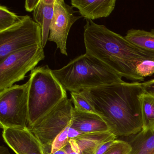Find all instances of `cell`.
I'll return each mask as SVG.
<instances>
[{
  "instance_id": "1",
  "label": "cell",
  "mask_w": 154,
  "mask_h": 154,
  "mask_svg": "<svg viewBox=\"0 0 154 154\" xmlns=\"http://www.w3.org/2000/svg\"><path fill=\"white\" fill-rule=\"evenodd\" d=\"M80 92L116 137L135 135L142 130L140 97L144 90L141 83L123 81Z\"/></svg>"
},
{
  "instance_id": "2",
  "label": "cell",
  "mask_w": 154,
  "mask_h": 154,
  "mask_svg": "<svg viewBox=\"0 0 154 154\" xmlns=\"http://www.w3.org/2000/svg\"><path fill=\"white\" fill-rule=\"evenodd\" d=\"M86 53L102 62L122 78L133 82H143L144 78L136 72L142 61L154 58V54L142 50L104 25L86 20L84 27Z\"/></svg>"
},
{
  "instance_id": "3",
  "label": "cell",
  "mask_w": 154,
  "mask_h": 154,
  "mask_svg": "<svg viewBox=\"0 0 154 154\" xmlns=\"http://www.w3.org/2000/svg\"><path fill=\"white\" fill-rule=\"evenodd\" d=\"M53 73L66 91L79 92L83 90L123 82L122 77L97 58L87 54L71 60Z\"/></svg>"
},
{
  "instance_id": "4",
  "label": "cell",
  "mask_w": 154,
  "mask_h": 154,
  "mask_svg": "<svg viewBox=\"0 0 154 154\" xmlns=\"http://www.w3.org/2000/svg\"><path fill=\"white\" fill-rule=\"evenodd\" d=\"M29 82L28 127L67 98L66 90L47 65L31 71Z\"/></svg>"
},
{
  "instance_id": "5",
  "label": "cell",
  "mask_w": 154,
  "mask_h": 154,
  "mask_svg": "<svg viewBox=\"0 0 154 154\" xmlns=\"http://www.w3.org/2000/svg\"><path fill=\"white\" fill-rule=\"evenodd\" d=\"M45 58L42 46L35 45L11 54L0 62V91L24 80Z\"/></svg>"
},
{
  "instance_id": "6",
  "label": "cell",
  "mask_w": 154,
  "mask_h": 154,
  "mask_svg": "<svg viewBox=\"0 0 154 154\" xmlns=\"http://www.w3.org/2000/svg\"><path fill=\"white\" fill-rule=\"evenodd\" d=\"M29 81L0 91V126L2 128H28Z\"/></svg>"
},
{
  "instance_id": "7",
  "label": "cell",
  "mask_w": 154,
  "mask_h": 154,
  "mask_svg": "<svg viewBox=\"0 0 154 154\" xmlns=\"http://www.w3.org/2000/svg\"><path fill=\"white\" fill-rule=\"evenodd\" d=\"M71 99L66 98L35 124L28 127L43 146L45 154H50L57 137L71 124L74 107Z\"/></svg>"
},
{
  "instance_id": "8",
  "label": "cell",
  "mask_w": 154,
  "mask_h": 154,
  "mask_svg": "<svg viewBox=\"0 0 154 154\" xmlns=\"http://www.w3.org/2000/svg\"><path fill=\"white\" fill-rule=\"evenodd\" d=\"M35 45L42 46V29L31 17L0 32V62L11 54Z\"/></svg>"
},
{
  "instance_id": "9",
  "label": "cell",
  "mask_w": 154,
  "mask_h": 154,
  "mask_svg": "<svg viewBox=\"0 0 154 154\" xmlns=\"http://www.w3.org/2000/svg\"><path fill=\"white\" fill-rule=\"evenodd\" d=\"M76 12L72 6L67 5L63 0H55L48 40L54 42L61 54L66 56V42L69 31L75 22L82 17L75 16Z\"/></svg>"
},
{
  "instance_id": "10",
  "label": "cell",
  "mask_w": 154,
  "mask_h": 154,
  "mask_svg": "<svg viewBox=\"0 0 154 154\" xmlns=\"http://www.w3.org/2000/svg\"><path fill=\"white\" fill-rule=\"evenodd\" d=\"M2 137L16 154H45L43 146L28 128H7Z\"/></svg>"
},
{
  "instance_id": "11",
  "label": "cell",
  "mask_w": 154,
  "mask_h": 154,
  "mask_svg": "<svg viewBox=\"0 0 154 154\" xmlns=\"http://www.w3.org/2000/svg\"><path fill=\"white\" fill-rule=\"evenodd\" d=\"M70 128L82 134L110 132L108 125L99 114L81 111L74 108Z\"/></svg>"
},
{
  "instance_id": "12",
  "label": "cell",
  "mask_w": 154,
  "mask_h": 154,
  "mask_svg": "<svg viewBox=\"0 0 154 154\" xmlns=\"http://www.w3.org/2000/svg\"><path fill=\"white\" fill-rule=\"evenodd\" d=\"M116 0H72L71 4L85 19L108 17L115 9Z\"/></svg>"
},
{
  "instance_id": "13",
  "label": "cell",
  "mask_w": 154,
  "mask_h": 154,
  "mask_svg": "<svg viewBox=\"0 0 154 154\" xmlns=\"http://www.w3.org/2000/svg\"><path fill=\"white\" fill-rule=\"evenodd\" d=\"M116 139L110 132L82 134L69 140L67 145L79 154H95L100 144L109 140Z\"/></svg>"
},
{
  "instance_id": "14",
  "label": "cell",
  "mask_w": 154,
  "mask_h": 154,
  "mask_svg": "<svg viewBox=\"0 0 154 154\" xmlns=\"http://www.w3.org/2000/svg\"><path fill=\"white\" fill-rule=\"evenodd\" d=\"M54 14V5L45 4L43 0H39L33 14L35 21L42 29V47L46 45L49 37L50 26Z\"/></svg>"
},
{
  "instance_id": "15",
  "label": "cell",
  "mask_w": 154,
  "mask_h": 154,
  "mask_svg": "<svg viewBox=\"0 0 154 154\" xmlns=\"http://www.w3.org/2000/svg\"><path fill=\"white\" fill-rule=\"evenodd\" d=\"M128 142L131 147L128 154H154V128L141 130Z\"/></svg>"
},
{
  "instance_id": "16",
  "label": "cell",
  "mask_w": 154,
  "mask_h": 154,
  "mask_svg": "<svg viewBox=\"0 0 154 154\" xmlns=\"http://www.w3.org/2000/svg\"><path fill=\"white\" fill-rule=\"evenodd\" d=\"M125 38L137 47L154 54V29L150 31L139 29H129Z\"/></svg>"
},
{
  "instance_id": "17",
  "label": "cell",
  "mask_w": 154,
  "mask_h": 154,
  "mask_svg": "<svg viewBox=\"0 0 154 154\" xmlns=\"http://www.w3.org/2000/svg\"><path fill=\"white\" fill-rule=\"evenodd\" d=\"M142 130L147 131L154 128V96L144 92L140 95Z\"/></svg>"
},
{
  "instance_id": "18",
  "label": "cell",
  "mask_w": 154,
  "mask_h": 154,
  "mask_svg": "<svg viewBox=\"0 0 154 154\" xmlns=\"http://www.w3.org/2000/svg\"><path fill=\"white\" fill-rule=\"evenodd\" d=\"M26 16H18L7 7L0 6V32L5 31L21 22Z\"/></svg>"
},
{
  "instance_id": "19",
  "label": "cell",
  "mask_w": 154,
  "mask_h": 154,
  "mask_svg": "<svg viewBox=\"0 0 154 154\" xmlns=\"http://www.w3.org/2000/svg\"><path fill=\"white\" fill-rule=\"evenodd\" d=\"M71 95V100L74 105V108L82 112L96 113L92 106L80 92H72Z\"/></svg>"
},
{
  "instance_id": "20",
  "label": "cell",
  "mask_w": 154,
  "mask_h": 154,
  "mask_svg": "<svg viewBox=\"0 0 154 154\" xmlns=\"http://www.w3.org/2000/svg\"><path fill=\"white\" fill-rule=\"evenodd\" d=\"M136 72L137 74L145 79L154 74V58L142 61L137 65Z\"/></svg>"
},
{
  "instance_id": "21",
  "label": "cell",
  "mask_w": 154,
  "mask_h": 154,
  "mask_svg": "<svg viewBox=\"0 0 154 154\" xmlns=\"http://www.w3.org/2000/svg\"><path fill=\"white\" fill-rule=\"evenodd\" d=\"M70 124L66 127L55 140L51 148L50 154H52L62 149L69 142L68 132L70 128Z\"/></svg>"
},
{
  "instance_id": "22",
  "label": "cell",
  "mask_w": 154,
  "mask_h": 154,
  "mask_svg": "<svg viewBox=\"0 0 154 154\" xmlns=\"http://www.w3.org/2000/svg\"><path fill=\"white\" fill-rule=\"evenodd\" d=\"M131 147L128 141L117 140L116 143L103 154H128Z\"/></svg>"
},
{
  "instance_id": "23",
  "label": "cell",
  "mask_w": 154,
  "mask_h": 154,
  "mask_svg": "<svg viewBox=\"0 0 154 154\" xmlns=\"http://www.w3.org/2000/svg\"><path fill=\"white\" fill-rule=\"evenodd\" d=\"M117 140L118 139H117L109 140L103 142L98 146L97 149H96L95 154H104L116 143Z\"/></svg>"
},
{
  "instance_id": "24",
  "label": "cell",
  "mask_w": 154,
  "mask_h": 154,
  "mask_svg": "<svg viewBox=\"0 0 154 154\" xmlns=\"http://www.w3.org/2000/svg\"><path fill=\"white\" fill-rule=\"evenodd\" d=\"M141 85L145 93L154 96V79L141 83Z\"/></svg>"
},
{
  "instance_id": "25",
  "label": "cell",
  "mask_w": 154,
  "mask_h": 154,
  "mask_svg": "<svg viewBox=\"0 0 154 154\" xmlns=\"http://www.w3.org/2000/svg\"><path fill=\"white\" fill-rule=\"evenodd\" d=\"M39 0H26L25 2V8L28 12H32L34 11L37 6Z\"/></svg>"
},
{
  "instance_id": "26",
  "label": "cell",
  "mask_w": 154,
  "mask_h": 154,
  "mask_svg": "<svg viewBox=\"0 0 154 154\" xmlns=\"http://www.w3.org/2000/svg\"><path fill=\"white\" fill-rule=\"evenodd\" d=\"M82 135L80 132H78L77 131L75 130L74 129L70 128L69 132H68V138L69 140L79 135Z\"/></svg>"
},
{
  "instance_id": "27",
  "label": "cell",
  "mask_w": 154,
  "mask_h": 154,
  "mask_svg": "<svg viewBox=\"0 0 154 154\" xmlns=\"http://www.w3.org/2000/svg\"><path fill=\"white\" fill-rule=\"evenodd\" d=\"M0 154H11L8 149L4 146L0 147Z\"/></svg>"
},
{
  "instance_id": "28",
  "label": "cell",
  "mask_w": 154,
  "mask_h": 154,
  "mask_svg": "<svg viewBox=\"0 0 154 154\" xmlns=\"http://www.w3.org/2000/svg\"><path fill=\"white\" fill-rule=\"evenodd\" d=\"M52 154H67L66 153V151H65L63 148L62 149H60V150H58V151H56V152H54Z\"/></svg>"
}]
</instances>
